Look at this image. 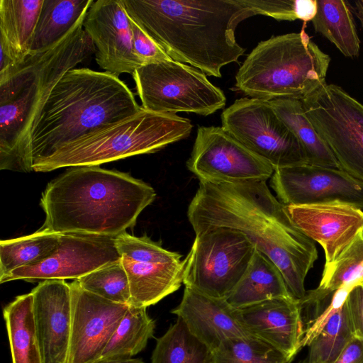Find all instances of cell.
I'll return each instance as SVG.
<instances>
[{"mask_svg":"<svg viewBox=\"0 0 363 363\" xmlns=\"http://www.w3.org/2000/svg\"><path fill=\"white\" fill-rule=\"evenodd\" d=\"M330 57L304 29L260 42L235 76V86L251 98L302 100L323 85Z\"/></svg>","mask_w":363,"mask_h":363,"instance_id":"8992f818","label":"cell"},{"mask_svg":"<svg viewBox=\"0 0 363 363\" xmlns=\"http://www.w3.org/2000/svg\"><path fill=\"white\" fill-rule=\"evenodd\" d=\"M121 259L115 238L61 234L59 245L50 257L37 264L13 270L0 278V283L14 280H77Z\"/></svg>","mask_w":363,"mask_h":363,"instance_id":"5bb4252c","label":"cell"},{"mask_svg":"<svg viewBox=\"0 0 363 363\" xmlns=\"http://www.w3.org/2000/svg\"><path fill=\"white\" fill-rule=\"evenodd\" d=\"M222 128L274 169L307 164L298 139L269 101L244 97L221 114Z\"/></svg>","mask_w":363,"mask_h":363,"instance_id":"8fae6325","label":"cell"},{"mask_svg":"<svg viewBox=\"0 0 363 363\" xmlns=\"http://www.w3.org/2000/svg\"><path fill=\"white\" fill-rule=\"evenodd\" d=\"M269 101L279 118L298 139L304 151L307 164L340 168L330 149L307 118L301 100L276 99Z\"/></svg>","mask_w":363,"mask_h":363,"instance_id":"484cf974","label":"cell"},{"mask_svg":"<svg viewBox=\"0 0 363 363\" xmlns=\"http://www.w3.org/2000/svg\"><path fill=\"white\" fill-rule=\"evenodd\" d=\"M354 285H345L333 294L328 307L315 320L305 328L301 341V347L308 345L311 340L319 333L331 316L343 306L350 291Z\"/></svg>","mask_w":363,"mask_h":363,"instance_id":"74e56055","label":"cell"},{"mask_svg":"<svg viewBox=\"0 0 363 363\" xmlns=\"http://www.w3.org/2000/svg\"><path fill=\"white\" fill-rule=\"evenodd\" d=\"M140 108L118 76L89 68L71 69L53 87L32 128L28 150L33 164Z\"/></svg>","mask_w":363,"mask_h":363,"instance_id":"5b68a950","label":"cell"},{"mask_svg":"<svg viewBox=\"0 0 363 363\" xmlns=\"http://www.w3.org/2000/svg\"><path fill=\"white\" fill-rule=\"evenodd\" d=\"M290 296L279 268L256 250L246 272L226 301L233 307L241 308L273 298Z\"/></svg>","mask_w":363,"mask_h":363,"instance_id":"603a6c76","label":"cell"},{"mask_svg":"<svg viewBox=\"0 0 363 363\" xmlns=\"http://www.w3.org/2000/svg\"><path fill=\"white\" fill-rule=\"evenodd\" d=\"M285 206L294 225L322 247L325 264L336 259L363 230V210L347 203Z\"/></svg>","mask_w":363,"mask_h":363,"instance_id":"e0dca14e","label":"cell"},{"mask_svg":"<svg viewBox=\"0 0 363 363\" xmlns=\"http://www.w3.org/2000/svg\"><path fill=\"white\" fill-rule=\"evenodd\" d=\"M363 272V230L333 262L325 264L320 284L315 290L328 298L342 286L357 284Z\"/></svg>","mask_w":363,"mask_h":363,"instance_id":"d6a6232c","label":"cell"},{"mask_svg":"<svg viewBox=\"0 0 363 363\" xmlns=\"http://www.w3.org/2000/svg\"><path fill=\"white\" fill-rule=\"evenodd\" d=\"M128 16L174 61L206 75L238 62L245 49L235 39L243 20L255 16L241 0H121Z\"/></svg>","mask_w":363,"mask_h":363,"instance_id":"7a4b0ae2","label":"cell"},{"mask_svg":"<svg viewBox=\"0 0 363 363\" xmlns=\"http://www.w3.org/2000/svg\"><path fill=\"white\" fill-rule=\"evenodd\" d=\"M155 328V320L147 314V308L130 306L99 362L133 358L145 348Z\"/></svg>","mask_w":363,"mask_h":363,"instance_id":"83f0119b","label":"cell"},{"mask_svg":"<svg viewBox=\"0 0 363 363\" xmlns=\"http://www.w3.org/2000/svg\"><path fill=\"white\" fill-rule=\"evenodd\" d=\"M334 363H363V338L354 336Z\"/></svg>","mask_w":363,"mask_h":363,"instance_id":"ab89813d","label":"cell"},{"mask_svg":"<svg viewBox=\"0 0 363 363\" xmlns=\"http://www.w3.org/2000/svg\"><path fill=\"white\" fill-rule=\"evenodd\" d=\"M97 363H145L141 358H131L111 362H99Z\"/></svg>","mask_w":363,"mask_h":363,"instance_id":"b9f144b4","label":"cell"},{"mask_svg":"<svg viewBox=\"0 0 363 363\" xmlns=\"http://www.w3.org/2000/svg\"><path fill=\"white\" fill-rule=\"evenodd\" d=\"M270 184L285 206L340 202L363 210V182L340 168L308 164L277 168Z\"/></svg>","mask_w":363,"mask_h":363,"instance_id":"4fadbf2b","label":"cell"},{"mask_svg":"<svg viewBox=\"0 0 363 363\" xmlns=\"http://www.w3.org/2000/svg\"><path fill=\"white\" fill-rule=\"evenodd\" d=\"M44 0H0V50L23 63Z\"/></svg>","mask_w":363,"mask_h":363,"instance_id":"7402d4cb","label":"cell"},{"mask_svg":"<svg viewBox=\"0 0 363 363\" xmlns=\"http://www.w3.org/2000/svg\"><path fill=\"white\" fill-rule=\"evenodd\" d=\"M30 292L43 363H67L72 330L69 284L60 279L44 280Z\"/></svg>","mask_w":363,"mask_h":363,"instance_id":"ac0fdd59","label":"cell"},{"mask_svg":"<svg viewBox=\"0 0 363 363\" xmlns=\"http://www.w3.org/2000/svg\"><path fill=\"white\" fill-rule=\"evenodd\" d=\"M186 167L199 181L213 182L267 181L274 172L269 163L217 126L198 128Z\"/></svg>","mask_w":363,"mask_h":363,"instance_id":"7c38bea8","label":"cell"},{"mask_svg":"<svg viewBox=\"0 0 363 363\" xmlns=\"http://www.w3.org/2000/svg\"><path fill=\"white\" fill-rule=\"evenodd\" d=\"M256 251L241 233L225 228L196 235L186 257L183 284L226 299L246 272Z\"/></svg>","mask_w":363,"mask_h":363,"instance_id":"9c48e42d","label":"cell"},{"mask_svg":"<svg viewBox=\"0 0 363 363\" xmlns=\"http://www.w3.org/2000/svg\"><path fill=\"white\" fill-rule=\"evenodd\" d=\"M187 216L195 235L218 228L241 233L277 265L291 296L304 297L305 279L318 250L315 242L294 225L267 181H199Z\"/></svg>","mask_w":363,"mask_h":363,"instance_id":"6da1fadb","label":"cell"},{"mask_svg":"<svg viewBox=\"0 0 363 363\" xmlns=\"http://www.w3.org/2000/svg\"><path fill=\"white\" fill-rule=\"evenodd\" d=\"M76 281L89 292L114 303L130 306L128 277L121 259L101 267Z\"/></svg>","mask_w":363,"mask_h":363,"instance_id":"836d02e7","label":"cell"},{"mask_svg":"<svg viewBox=\"0 0 363 363\" xmlns=\"http://www.w3.org/2000/svg\"><path fill=\"white\" fill-rule=\"evenodd\" d=\"M60 233L39 229L35 233L0 242V278L14 269L37 264L57 249Z\"/></svg>","mask_w":363,"mask_h":363,"instance_id":"f1b7e54d","label":"cell"},{"mask_svg":"<svg viewBox=\"0 0 363 363\" xmlns=\"http://www.w3.org/2000/svg\"><path fill=\"white\" fill-rule=\"evenodd\" d=\"M85 16L55 45L30 54L0 81V169L33 171L28 140L44 104L65 74L95 53L83 28Z\"/></svg>","mask_w":363,"mask_h":363,"instance_id":"277c9868","label":"cell"},{"mask_svg":"<svg viewBox=\"0 0 363 363\" xmlns=\"http://www.w3.org/2000/svg\"><path fill=\"white\" fill-rule=\"evenodd\" d=\"M359 284H362L363 286V281L359 282Z\"/></svg>","mask_w":363,"mask_h":363,"instance_id":"ee69618b","label":"cell"},{"mask_svg":"<svg viewBox=\"0 0 363 363\" xmlns=\"http://www.w3.org/2000/svg\"><path fill=\"white\" fill-rule=\"evenodd\" d=\"M130 291V306L147 308L177 291L183 284L185 259L169 263H141L121 257Z\"/></svg>","mask_w":363,"mask_h":363,"instance_id":"44dd1931","label":"cell"},{"mask_svg":"<svg viewBox=\"0 0 363 363\" xmlns=\"http://www.w3.org/2000/svg\"><path fill=\"white\" fill-rule=\"evenodd\" d=\"M83 28L94 44L96 63L105 72L133 74L142 66L134 52L130 21L121 0L94 1Z\"/></svg>","mask_w":363,"mask_h":363,"instance_id":"2e32d148","label":"cell"},{"mask_svg":"<svg viewBox=\"0 0 363 363\" xmlns=\"http://www.w3.org/2000/svg\"><path fill=\"white\" fill-rule=\"evenodd\" d=\"M212 356V363H291L294 359L253 334L225 340Z\"/></svg>","mask_w":363,"mask_h":363,"instance_id":"4dcf8cb0","label":"cell"},{"mask_svg":"<svg viewBox=\"0 0 363 363\" xmlns=\"http://www.w3.org/2000/svg\"><path fill=\"white\" fill-rule=\"evenodd\" d=\"M311 22L315 31L329 40L344 56H359L360 40L347 1H317L316 13Z\"/></svg>","mask_w":363,"mask_h":363,"instance_id":"4316f807","label":"cell"},{"mask_svg":"<svg viewBox=\"0 0 363 363\" xmlns=\"http://www.w3.org/2000/svg\"><path fill=\"white\" fill-rule=\"evenodd\" d=\"M301 101L340 168L363 182V104L342 87L327 84Z\"/></svg>","mask_w":363,"mask_h":363,"instance_id":"30bf717a","label":"cell"},{"mask_svg":"<svg viewBox=\"0 0 363 363\" xmlns=\"http://www.w3.org/2000/svg\"><path fill=\"white\" fill-rule=\"evenodd\" d=\"M363 281V272H362V277H361V279H360L359 282H361V281ZM359 283H358V284H359Z\"/></svg>","mask_w":363,"mask_h":363,"instance_id":"7bdbcfd3","label":"cell"},{"mask_svg":"<svg viewBox=\"0 0 363 363\" xmlns=\"http://www.w3.org/2000/svg\"><path fill=\"white\" fill-rule=\"evenodd\" d=\"M189 330L213 352L225 340L252 333L242 323L238 309L226 299L185 286L180 303L171 311Z\"/></svg>","mask_w":363,"mask_h":363,"instance_id":"d6986e66","label":"cell"},{"mask_svg":"<svg viewBox=\"0 0 363 363\" xmlns=\"http://www.w3.org/2000/svg\"><path fill=\"white\" fill-rule=\"evenodd\" d=\"M156 197L142 180L95 166L69 167L42 194L41 230L60 234L115 238L135 225Z\"/></svg>","mask_w":363,"mask_h":363,"instance_id":"3957f363","label":"cell"},{"mask_svg":"<svg viewBox=\"0 0 363 363\" xmlns=\"http://www.w3.org/2000/svg\"><path fill=\"white\" fill-rule=\"evenodd\" d=\"M67 363H97L129 305L110 301L82 289L74 280Z\"/></svg>","mask_w":363,"mask_h":363,"instance_id":"9a60e30c","label":"cell"},{"mask_svg":"<svg viewBox=\"0 0 363 363\" xmlns=\"http://www.w3.org/2000/svg\"><path fill=\"white\" fill-rule=\"evenodd\" d=\"M353 337L344 303L308 343V353L303 363H334Z\"/></svg>","mask_w":363,"mask_h":363,"instance_id":"1f68e13d","label":"cell"},{"mask_svg":"<svg viewBox=\"0 0 363 363\" xmlns=\"http://www.w3.org/2000/svg\"><path fill=\"white\" fill-rule=\"evenodd\" d=\"M94 0H44L30 54L47 50L62 39L86 16Z\"/></svg>","mask_w":363,"mask_h":363,"instance_id":"d4e9b609","label":"cell"},{"mask_svg":"<svg viewBox=\"0 0 363 363\" xmlns=\"http://www.w3.org/2000/svg\"><path fill=\"white\" fill-rule=\"evenodd\" d=\"M354 12L363 28V0H358L354 2Z\"/></svg>","mask_w":363,"mask_h":363,"instance_id":"60d3db41","label":"cell"},{"mask_svg":"<svg viewBox=\"0 0 363 363\" xmlns=\"http://www.w3.org/2000/svg\"><path fill=\"white\" fill-rule=\"evenodd\" d=\"M212 351L197 339L177 317L166 333L157 338L152 363H212Z\"/></svg>","mask_w":363,"mask_h":363,"instance_id":"f546056e","label":"cell"},{"mask_svg":"<svg viewBox=\"0 0 363 363\" xmlns=\"http://www.w3.org/2000/svg\"><path fill=\"white\" fill-rule=\"evenodd\" d=\"M12 363H43L33 313L32 293L18 296L3 309Z\"/></svg>","mask_w":363,"mask_h":363,"instance_id":"cb8c5ba5","label":"cell"},{"mask_svg":"<svg viewBox=\"0 0 363 363\" xmlns=\"http://www.w3.org/2000/svg\"><path fill=\"white\" fill-rule=\"evenodd\" d=\"M256 15H264L277 21H311L317 11L316 0H241Z\"/></svg>","mask_w":363,"mask_h":363,"instance_id":"d590c367","label":"cell"},{"mask_svg":"<svg viewBox=\"0 0 363 363\" xmlns=\"http://www.w3.org/2000/svg\"><path fill=\"white\" fill-rule=\"evenodd\" d=\"M147 111L208 116L225 106L223 91L201 70L173 60L142 65L132 74Z\"/></svg>","mask_w":363,"mask_h":363,"instance_id":"ba28073f","label":"cell"},{"mask_svg":"<svg viewBox=\"0 0 363 363\" xmlns=\"http://www.w3.org/2000/svg\"><path fill=\"white\" fill-rule=\"evenodd\" d=\"M354 336L363 338V286L355 284L345 302Z\"/></svg>","mask_w":363,"mask_h":363,"instance_id":"f35d334b","label":"cell"},{"mask_svg":"<svg viewBox=\"0 0 363 363\" xmlns=\"http://www.w3.org/2000/svg\"><path fill=\"white\" fill-rule=\"evenodd\" d=\"M191 121L172 113L144 109L132 116L107 124L70 143L33 164L35 172L61 167L95 166L125 157L157 152L187 138Z\"/></svg>","mask_w":363,"mask_h":363,"instance_id":"52a82bcc","label":"cell"},{"mask_svg":"<svg viewBox=\"0 0 363 363\" xmlns=\"http://www.w3.org/2000/svg\"><path fill=\"white\" fill-rule=\"evenodd\" d=\"M115 245L121 257L151 264H164L182 260L177 252L163 248L147 236L135 237L123 232L115 237Z\"/></svg>","mask_w":363,"mask_h":363,"instance_id":"e575fe53","label":"cell"},{"mask_svg":"<svg viewBox=\"0 0 363 363\" xmlns=\"http://www.w3.org/2000/svg\"><path fill=\"white\" fill-rule=\"evenodd\" d=\"M244 326L291 357L301 348L304 326L298 301L277 297L237 308Z\"/></svg>","mask_w":363,"mask_h":363,"instance_id":"ffe728a7","label":"cell"},{"mask_svg":"<svg viewBox=\"0 0 363 363\" xmlns=\"http://www.w3.org/2000/svg\"><path fill=\"white\" fill-rule=\"evenodd\" d=\"M130 21L134 52L142 65L172 60L164 50L130 18Z\"/></svg>","mask_w":363,"mask_h":363,"instance_id":"8d00e7d4","label":"cell"}]
</instances>
